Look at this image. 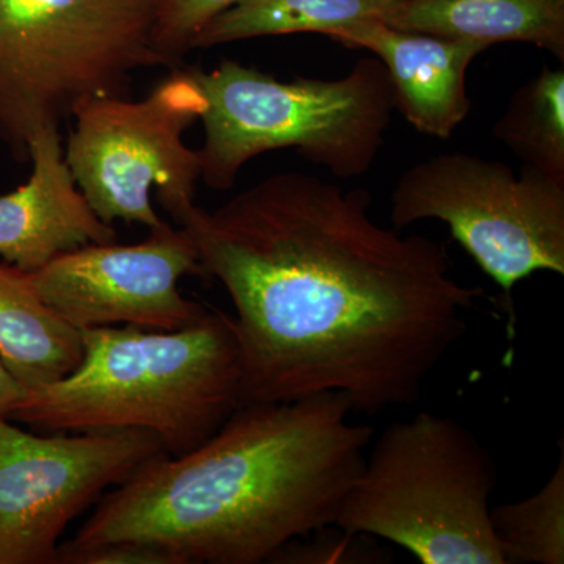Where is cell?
Masks as SVG:
<instances>
[{
    "label": "cell",
    "instance_id": "19",
    "mask_svg": "<svg viewBox=\"0 0 564 564\" xmlns=\"http://www.w3.org/2000/svg\"><path fill=\"white\" fill-rule=\"evenodd\" d=\"M239 0H162L155 22L154 41L159 52L181 66L191 51L193 36L221 11Z\"/></svg>",
    "mask_w": 564,
    "mask_h": 564
},
{
    "label": "cell",
    "instance_id": "11",
    "mask_svg": "<svg viewBox=\"0 0 564 564\" xmlns=\"http://www.w3.org/2000/svg\"><path fill=\"white\" fill-rule=\"evenodd\" d=\"M32 174L0 196V258L33 273L55 258L85 247L111 243L118 234L93 212L65 159L61 129L36 132L29 144Z\"/></svg>",
    "mask_w": 564,
    "mask_h": 564
},
{
    "label": "cell",
    "instance_id": "3",
    "mask_svg": "<svg viewBox=\"0 0 564 564\" xmlns=\"http://www.w3.org/2000/svg\"><path fill=\"white\" fill-rule=\"evenodd\" d=\"M84 358L55 383L25 392L11 421L44 433L144 430L166 455L198 447L242 404L232 318L206 311L176 329H82Z\"/></svg>",
    "mask_w": 564,
    "mask_h": 564
},
{
    "label": "cell",
    "instance_id": "22",
    "mask_svg": "<svg viewBox=\"0 0 564 564\" xmlns=\"http://www.w3.org/2000/svg\"><path fill=\"white\" fill-rule=\"evenodd\" d=\"M551 2L556 3V6H564V0H551Z\"/></svg>",
    "mask_w": 564,
    "mask_h": 564
},
{
    "label": "cell",
    "instance_id": "12",
    "mask_svg": "<svg viewBox=\"0 0 564 564\" xmlns=\"http://www.w3.org/2000/svg\"><path fill=\"white\" fill-rule=\"evenodd\" d=\"M326 36L383 62L395 107L415 131L448 139L469 115L467 69L488 50L485 44L402 31L377 20L355 22Z\"/></svg>",
    "mask_w": 564,
    "mask_h": 564
},
{
    "label": "cell",
    "instance_id": "9",
    "mask_svg": "<svg viewBox=\"0 0 564 564\" xmlns=\"http://www.w3.org/2000/svg\"><path fill=\"white\" fill-rule=\"evenodd\" d=\"M163 454L144 430L33 434L0 419V564H55L66 527Z\"/></svg>",
    "mask_w": 564,
    "mask_h": 564
},
{
    "label": "cell",
    "instance_id": "4",
    "mask_svg": "<svg viewBox=\"0 0 564 564\" xmlns=\"http://www.w3.org/2000/svg\"><path fill=\"white\" fill-rule=\"evenodd\" d=\"M206 99L202 180L228 191L265 152L296 150L340 180L372 169L395 99L383 62L362 57L339 79L280 80L236 61L191 68Z\"/></svg>",
    "mask_w": 564,
    "mask_h": 564
},
{
    "label": "cell",
    "instance_id": "14",
    "mask_svg": "<svg viewBox=\"0 0 564 564\" xmlns=\"http://www.w3.org/2000/svg\"><path fill=\"white\" fill-rule=\"evenodd\" d=\"M84 358L82 332L40 299L28 272L0 263V361L28 391L68 377Z\"/></svg>",
    "mask_w": 564,
    "mask_h": 564
},
{
    "label": "cell",
    "instance_id": "5",
    "mask_svg": "<svg viewBox=\"0 0 564 564\" xmlns=\"http://www.w3.org/2000/svg\"><path fill=\"white\" fill-rule=\"evenodd\" d=\"M491 452L462 422L419 413L375 441L334 525L422 564H505L491 529Z\"/></svg>",
    "mask_w": 564,
    "mask_h": 564
},
{
    "label": "cell",
    "instance_id": "2",
    "mask_svg": "<svg viewBox=\"0 0 564 564\" xmlns=\"http://www.w3.org/2000/svg\"><path fill=\"white\" fill-rule=\"evenodd\" d=\"M351 414L340 393L240 404L198 447L143 464L63 545L133 541L177 564L272 562L336 521L373 437Z\"/></svg>",
    "mask_w": 564,
    "mask_h": 564
},
{
    "label": "cell",
    "instance_id": "17",
    "mask_svg": "<svg viewBox=\"0 0 564 564\" xmlns=\"http://www.w3.org/2000/svg\"><path fill=\"white\" fill-rule=\"evenodd\" d=\"M491 529L505 564L564 563V452L540 491L491 507Z\"/></svg>",
    "mask_w": 564,
    "mask_h": 564
},
{
    "label": "cell",
    "instance_id": "15",
    "mask_svg": "<svg viewBox=\"0 0 564 564\" xmlns=\"http://www.w3.org/2000/svg\"><path fill=\"white\" fill-rule=\"evenodd\" d=\"M399 0H239L193 36L206 50L259 36L322 33L361 21H386Z\"/></svg>",
    "mask_w": 564,
    "mask_h": 564
},
{
    "label": "cell",
    "instance_id": "21",
    "mask_svg": "<svg viewBox=\"0 0 564 564\" xmlns=\"http://www.w3.org/2000/svg\"><path fill=\"white\" fill-rule=\"evenodd\" d=\"M25 392L28 389L9 372L6 364L0 361V419L11 421V414Z\"/></svg>",
    "mask_w": 564,
    "mask_h": 564
},
{
    "label": "cell",
    "instance_id": "8",
    "mask_svg": "<svg viewBox=\"0 0 564 564\" xmlns=\"http://www.w3.org/2000/svg\"><path fill=\"white\" fill-rule=\"evenodd\" d=\"M440 220L505 295L530 274H564V185L467 152L410 166L391 196L393 229Z\"/></svg>",
    "mask_w": 564,
    "mask_h": 564
},
{
    "label": "cell",
    "instance_id": "20",
    "mask_svg": "<svg viewBox=\"0 0 564 564\" xmlns=\"http://www.w3.org/2000/svg\"><path fill=\"white\" fill-rule=\"evenodd\" d=\"M55 564H177L176 560L161 549L133 541H115L68 547L61 545Z\"/></svg>",
    "mask_w": 564,
    "mask_h": 564
},
{
    "label": "cell",
    "instance_id": "1",
    "mask_svg": "<svg viewBox=\"0 0 564 564\" xmlns=\"http://www.w3.org/2000/svg\"><path fill=\"white\" fill-rule=\"evenodd\" d=\"M362 191L303 173L263 177L177 217L236 310L242 404L340 393L352 413L410 406L485 295L443 245L378 225Z\"/></svg>",
    "mask_w": 564,
    "mask_h": 564
},
{
    "label": "cell",
    "instance_id": "18",
    "mask_svg": "<svg viewBox=\"0 0 564 564\" xmlns=\"http://www.w3.org/2000/svg\"><path fill=\"white\" fill-rule=\"evenodd\" d=\"M389 554L377 538L344 532L334 524L296 538L273 556L272 562L293 564L386 563Z\"/></svg>",
    "mask_w": 564,
    "mask_h": 564
},
{
    "label": "cell",
    "instance_id": "16",
    "mask_svg": "<svg viewBox=\"0 0 564 564\" xmlns=\"http://www.w3.org/2000/svg\"><path fill=\"white\" fill-rule=\"evenodd\" d=\"M492 132L525 166L564 185V69L543 68L522 85Z\"/></svg>",
    "mask_w": 564,
    "mask_h": 564
},
{
    "label": "cell",
    "instance_id": "6",
    "mask_svg": "<svg viewBox=\"0 0 564 564\" xmlns=\"http://www.w3.org/2000/svg\"><path fill=\"white\" fill-rule=\"evenodd\" d=\"M162 0H0V140L29 161L98 96H129L141 69L180 68L155 46Z\"/></svg>",
    "mask_w": 564,
    "mask_h": 564
},
{
    "label": "cell",
    "instance_id": "10",
    "mask_svg": "<svg viewBox=\"0 0 564 564\" xmlns=\"http://www.w3.org/2000/svg\"><path fill=\"white\" fill-rule=\"evenodd\" d=\"M191 274L206 276L198 248L184 228L165 221L143 242L85 245L29 278L40 299L80 332L118 325L176 332L207 311L180 291Z\"/></svg>",
    "mask_w": 564,
    "mask_h": 564
},
{
    "label": "cell",
    "instance_id": "7",
    "mask_svg": "<svg viewBox=\"0 0 564 564\" xmlns=\"http://www.w3.org/2000/svg\"><path fill=\"white\" fill-rule=\"evenodd\" d=\"M204 110L202 88L181 66L140 101L98 96L74 110L66 163L104 223L162 226L165 220L152 207L154 188L174 221L195 204L202 161L184 135L202 120Z\"/></svg>",
    "mask_w": 564,
    "mask_h": 564
},
{
    "label": "cell",
    "instance_id": "13",
    "mask_svg": "<svg viewBox=\"0 0 564 564\" xmlns=\"http://www.w3.org/2000/svg\"><path fill=\"white\" fill-rule=\"evenodd\" d=\"M384 22L488 47L534 44L564 61V6L551 0H399Z\"/></svg>",
    "mask_w": 564,
    "mask_h": 564
}]
</instances>
